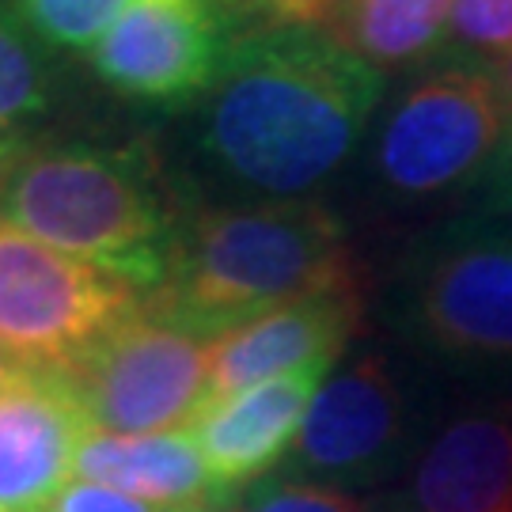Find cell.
Here are the masks:
<instances>
[{
  "instance_id": "1",
  "label": "cell",
  "mask_w": 512,
  "mask_h": 512,
  "mask_svg": "<svg viewBox=\"0 0 512 512\" xmlns=\"http://www.w3.org/2000/svg\"><path fill=\"white\" fill-rule=\"evenodd\" d=\"M384 99V73L323 27H262L228 46L202 95L198 148L247 202H300L334 179Z\"/></svg>"
},
{
  "instance_id": "2",
  "label": "cell",
  "mask_w": 512,
  "mask_h": 512,
  "mask_svg": "<svg viewBox=\"0 0 512 512\" xmlns=\"http://www.w3.org/2000/svg\"><path fill=\"white\" fill-rule=\"evenodd\" d=\"M361 285L346 220L323 198L220 202L183 217L167 281L148 308L220 338L304 296Z\"/></svg>"
},
{
  "instance_id": "3",
  "label": "cell",
  "mask_w": 512,
  "mask_h": 512,
  "mask_svg": "<svg viewBox=\"0 0 512 512\" xmlns=\"http://www.w3.org/2000/svg\"><path fill=\"white\" fill-rule=\"evenodd\" d=\"M0 220L152 296L167 281L183 217L145 148L27 145L0 183Z\"/></svg>"
},
{
  "instance_id": "4",
  "label": "cell",
  "mask_w": 512,
  "mask_h": 512,
  "mask_svg": "<svg viewBox=\"0 0 512 512\" xmlns=\"http://www.w3.org/2000/svg\"><path fill=\"white\" fill-rule=\"evenodd\" d=\"M512 148V107L494 65L444 57L406 80L368 148L372 183L395 205H444L486 186Z\"/></svg>"
},
{
  "instance_id": "5",
  "label": "cell",
  "mask_w": 512,
  "mask_h": 512,
  "mask_svg": "<svg viewBox=\"0 0 512 512\" xmlns=\"http://www.w3.org/2000/svg\"><path fill=\"white\" fill-rule=\"evenodd\" d=\"M395 330L456 376L512 380V236L478 217L448 220L403 262Z\"/></svg>"
},
{
  "instance_id": "6",
  "label": "cell",
  "mask_w": 512,
  "mask_h": 512,
  "mask_svg": "<svg viewBox=\"0 0 512 512\" xmlns=\"http://www.w3.org/2000/svg\"><path fill=\"white\" fill-rule=\"evenodd\" d=\"M145 293L0 220V346L42 372H73L145 308Z\"/></svg>"
},
{
  "instance_id": "7",
  "label": "cell",
  "mask_w": 512,
  "mask_h": 512,
  "mask_svg": "<svg viewBox=\"0 0 512 512\" xmlns=\"http://www.w3.org/2000/svg\"><path fill=\"white\" fill-rule=\"evenodd\" d=\"M418 410L399 365L365 346L330 368L308 406L285 475L330 490H376L406 475L418 456Z\"/></svg>"
},
{
  "instance_id": "8",
  "label": "cell",
  "mask_w": 512,
  "mask_h": 512,
  "mask_svg": "<svg viewBox=\"0 0 512 512\" xmlns=\"http://www.w3.org/2000/svg\"><path fill=\"white\" fill-rule=\"evenodd\" d=\"M209 346L198 330L137 311L73 372H61L95 433L148 437L194 429L209 410Z\"/></svg>"
},
{
  "instance_id": "9",
  "label": "cell",
  "mask_w": 512,
  "mask_h": 512,
  "mask_svg": "<svg viewBox=\"0 0 512 512\" xmlns=\"http://www.w3.org/2000/svg\"><path fill=\"white\" fill-rule=\"evenodd\" d=\"M236 42L213 0H133L92 50L110 92L175 107L202 99Z\"/></svg>"
},
{
  "instance_id": "10",
  "label": "cell",
  "mask_w": 512,
  "mask_h": 512,
  "mask_svg": "<svg viewBox=\"0 0 512 512\" xmlns=\"http://www.w3.org/2000/svg\"><path fill=\"white\" fill-rule=\"evenodd\" d=\"M365 319L361 285H342L255 315L209 346V410L300 368L338 365ZM205 410V414H209Z\"/></svg>"
},
{
  "instance_id": "11",
  "label": "cell",
  "mask_w": 512,
  "mask_h": 512,
  "mask_svg": "<svg viewBox=\"0 0 512 512\" xmlns=\"http://www.w3.org/2000/svg\"><path fill=\"white\" fill-rule=\"evenodd\" d=\"M384 512H512V399L437 425Z\"/></svg>"
},
{
  "instance_id": "12",
  "label": "cell",
  "mask_w": 512,
  "mask_h": 512,
  "mask_svg": "<svg viewBox=\"0 0 512 512\" xmlns=\"http://www.w3.org/2000/svg\"><path fill=\"white\" fill-rule=\"evenodd\" d=\"M92 421L61 372L31 368L0 399V512H42L76 471Z\"/></svg>"
},
{
  "instance_id": "13",
  "label": "cell",
  "mask_w": 512,
  "mask_h": 512,
  "mask_svg": "<svg viewBox=\"0 0 512 512\" xmlns=\"http://www.w3.org/2000/svg\"><path fill=\"white\" fill-rule=\"evenodd\" d=\"M330 368L334 365L300 368L289 376L247 387L213 406L190 429L220 494L236 497L251 482L274 475L281 459H289L311 399L330 376Z\"/></svg>"
},
{
  "instance_id": "14",
  "label": "cell",
  "mask_w": 512,
  "mask_h": 512,
  "mask_svg": "<svg viewBox=\"0 0 512 512\" xmlns=\"http://www.w3.org/2000/svg\"><path fill=\"white\" fill-rule=\"evenodd\" d=\"M73 475L164 512H190L228 497L209 478V467L190 429L148 433V437L92 433L76 456Z\"/></svg>"
},
{
  "instance_id": "15",
  "label": "cell",
  "mask_w": 512,
  "mask_h": 512,
  "mask_svg": "<svg viewBox=\"0 0 512 512\" xmlns=\"http://www.w3.org/2000/svg\"><path fill=\"white\" fill-rule=\"evenodd\" d=\"M452 0H334L323 31L372 69H403L437 54Z\"/></svg>"
},
{
  "instance_id": "16",
  "label": "cell",
  "mask_w": 512,
  "mask_h": 512,
  "mask_svg": "<svg viewBox=\"0 0 512 512\" xmlns=\"http://www.w3.org/2000/svg\"><path fill=\"white\" fill-rule=\"evenodd\" d=\"M42 50L46 46L27 31V23L0 16V129L19 133V122L50 107L54 73Z\"/></svg>"
},
{
  "instance_id": "17",
  "label": "cell",
  "mask_w": 512,
  "mask_h": 512,
  "mask_svg": "<svg viewBox=\"0 0 512 512\" xmlns=\"http://www.w3.org/2000/svg\"><path fill=\"white\" fill-rule=\"evenodd\" d=\"M133 0H16L27 31L65 54H92Z\"/></svg>"
},
{
  "instance_id": "18",
  "label": "cell",
  "mask_w": 512,
  "mask_h": 512,
  "mask_svg": "<svg viewBox=\"0 0 512 512\" xmlns=\"http://www.w3.org/2000/svg\"><path fill=\"white\" fill-rule=\"evenodd\" d=\"M444 57H467L494 69L512 57V0H452Z\"/></svg>"
},
{
  "instance_id": "19",
  "label": "cell",
  "mask_w": 512,
  "mask_h": 512,
  "mask_svg": "<svg viewBox=\"0 0 512 512\" xmlns=\"http://www.w3.org/2000/svg\"><path fill=\"white\" fill-rule=\"evenodd\" d=\"M239 512H380L372 501L346 490H330L319 482H304L293 475H266L236 494Z\"/></svg>"
},
{
  "instance_id": "20",
  "label": "cell",
  "mask_w": 512,
  "mask_h": 512,
  "mask_svg": "<svg viewBox=\"0 0 512 512\" xmlns=\"http://www.w3.org/2000/svg\"><path fill=\"white\" fill-rule=\"evenodd\" d=\"M42 512H164V509H152L145 501H133V497L107 490V486H95V482H69Z\"/></svg>"
},
{
  "instance_id": "21",
  "label": "cell",
  "mask_w": 512,
  "mask_h": 512,
  "mask_svg": "<svg viewBox=\"0 0 512 512\" xmlns=\"http://www.w3.org/2000/svg\"><path fill=\"white\" fill-rule=\"evenodd\" d=\"M471 217H478L482 224H490L497 232L512 236V148L505 152V160L497 164V171L486 179V186L475 194V202L467 209Z\"/></svg>"
},
{
  "instance_id": "22",
  "label": "cell",
  "mask_w": 512,
  "mask_h": 512,
  "mask_svg": "<svg viewBox=\"0 0 512 512\" xmlns=\"http://www.w3.org/2000/svg\"><path fill=\"white\" fill-rule=\"evenodd\" d=\"M334 0H274V27H323Z\"/></svg>"
},
{
  "instance_id": "23",
  "label": "cell",
  "mask_w": 512,
  "mask_h": 512,
  "mask_svg": "<svg viewBox=\"0 0 512 512\" xmlns=\"http://www.w3.org/2000/svg\"><path fill=\"white\" fill-rule=\"evenodd\" d=\"M27 372H31V365H23L19 357H12L8 349L0 346V399H4V395H12Z\"/></svg>"
},
{
  "instance_id": "24",
  "label": "cell",
  "mask_w": 512,
  "mask_h": 512,
  "mask_svg": "<svg viewBox=\"0 0 512 512\" xmlns=\"http://www.w3.org/2000/svg\"><path fill=\"white\" fill-rule=\"evenodd\" d=\"M23 137L19 133H12V129H0V183L8 179V171H12V164L19 160V152H23Z\"/></svg>"
},
{
  "instance_id": "25",
  "label": "cell",
  "mask_w": 512,
  "mask_h": 512,
  "mask_svg": "<svg viewBox=\"0 0 512 512\" xmlns=\"http://www.w3.org/2000/svg\"><path fill=\"white\" fill-rule=\"evenodd\" d=\"M497 80H501V92H505V99H509V107H512V57L497 65Z\"/></svg>"
},
{
  "instance_id": "26",
  "label": "cell",
  "mask_w": 512,
  "mask_h": 512,
  "mask_svg": "<svg viewBox=\"0 0 512 512\" xmlns=\"http://www.w3.org/2000/svg\"><path fill=\"white\" fill-rule=\"evenodd\" d=\"M190 512H239V509H236V497H220L213 505H202V509H190Z\"/></svg>"
},
{
  "instance_id": "27",
  "label": "cell",
  "mask_w": 512,
  "mask_h": 512,
  "mask_svg": "<svg viewBox=\"0 0 512 512\" xmlns=\"http://www.w3.org/2000/svg\"><path fill=\"white\" fill-rule=\"evenodd\" d=\"M0 4H8V0H0Z\"/></svg>"
}]
</instances>
